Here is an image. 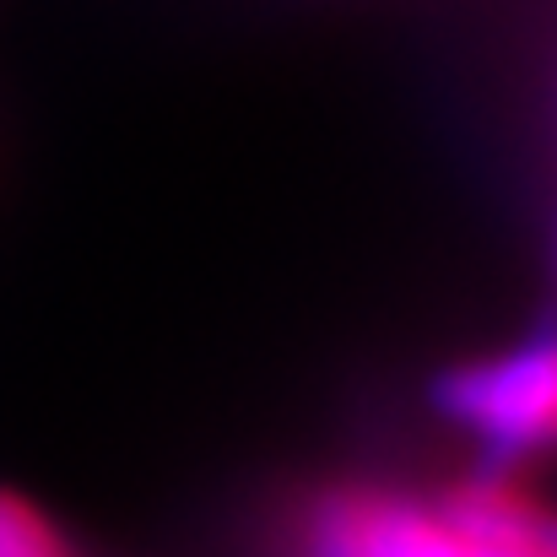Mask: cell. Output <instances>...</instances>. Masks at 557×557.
<instances>
[{"mask_svg":"<svg viewBox=\"0 0 557 557\" xmlns=\"http://www.w3.org/2000/svg\"><path fill=\"white\" fill-rule=\"evenodd\" d=\"M438 406L493 455L520 460L553 444L557 422V363L553 342L536 336L498 358H476L438 379Z\"/></svg>","mask_w":557,"mask_h":557,"instance_id":"cell-1","label":"cell"},{"mask_svg":"<svg viewBox=\"0 0 557 557\" xmlns=\"http://www.w3.org/2000/svg\"><path fill=\"white\" fill-rule=\"evenodd\" d=\"M455 531L466 536L471 557H553V525L536 504H525L504 482H476L449 504Z\"/></svg>","mask_w":557,"mask_h":557,"instance_id":"cell-2","label":"cell"},{"mask_svg":"<svg viewBox=\"0 0 557 557\" xmlns=\"http://www.w3.org/2000/svg\"><path fill=\"white\" fill-rule=\"evenodd\" d=\"M0 557H76L71 542L60 536V525L33 509L22 493L0 487Z\"/></svg>","mask_w":557,"mask_h":557,"instance_id":"cell-3","label":"cell"}]
</instances>
